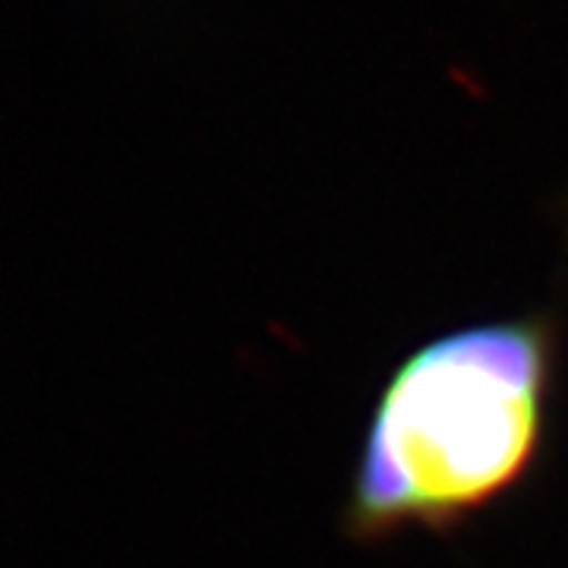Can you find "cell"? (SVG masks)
I'll use <instances>...</instances> for the list:
<instances>
[{
    "mask_svg": "<svg viewBox=\"0 0 568 568\" xmlns=\"http://www.w3.org/2000/svg\"><path fill=\"white\" fill-rule=\"evenodd\" d=\"M562 379L552 310L452 325L402 354L364 420L338 528L357 547L452 537L544 465Z\"/></svg>",
    "mask_w": 568,
    "mask_h": 568,
    "instance_id": "6da1fadb",
    "label": "cell"
}]
</instances>
